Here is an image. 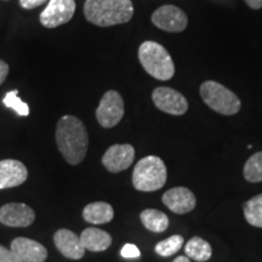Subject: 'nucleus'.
<instances>
[{
    "instance_id": "nucleus-11",
    "label": "nucleus",
    "mask_w": 262,
    "mask_h": 262,
    "mask_svg": "<svg viewBox=\"0 0 262 262\" xmlns=\"http://www.w3.org/2000/svg\"><path fill=\"white\" fill-rule=\"evenodd\" d=\"M135 159V148L131 145H113L102 157V164L108 171L120 172L130 168Z\"/></svg>"
},
{
    "instance_id": "nucleus-20",
    "label": "nucleus",
    "mask_w": 262,
    "mask_h": 262,
    "mask_svg": "<svg viewBox=\"0 0 262 262\" xmlns=\"http://www.w3.org/2000/svg\"><path fill=\"white\" fill-rule=\"evenodd\" d=\"M243 209L248 224L262 228V194H257L245 202Z\"/></svg>"
},
{
    "instance_id": "nucleus-27",
    "label": "nucleus",
    "mask_w": 262,
    "mask_h": 262,
    "mask_svg": "<svg viewBox=\"0 0 262 262\" xmlns=\"http://www.w3.org/2000/svg\"><path fill=\"white\" fill-rule=\"evenodd\" d=\"M9 71H10L9 64L3 60H0V85L4 83L6 78H8Z\"/></svg>"
},
{
    "instance_id": "nucleus-8",
    "label": "nucleus",
    "mask_w": 262,
    "mask_h": 262,
    "mask_svg": "<svg viewBox=\"0 0 262 262\" xmlns=\"http://www.w3.org/2000/svg\"><path fill=\"white\" fill-rule=\"evenodd\" d=\"M152 22L156 27L170 33H180L187 28V15L175 5H164L157 9L152 15Z\"/></svg>"
},
{
    "instance_id": "nucleus-26",
    "label": "nucleus",
    "mask_w": 262,
    "mask_h": 262,
    "mask_svg": "<svg viewBox=\"0 0 262 262\" xmlns=\"http://www.w3.org/2000/svg\"><path fill=\"white\" fill-rule=\"evenodd\" d=\"M47 2L48 0H19V5H21L24 9L32 10V9L38 8V6L42 5Z\"/></svg>"
},
{
    "instance_id": "nucleus-1",
    "label": "nucleus",
    "mask_w": 262,
    "mask_h": 262,
    "mask_svg": "<svg viewBox=\"0 0 262 262\" xmlns=\"http://www.w3.org/2000/svg\"><path fill=\"white\" fill-rule=\"evenodd\" d=\"M56 142L63 158L71 165L81 163L86 156L89 136L79 118L63 116L56 126Z\"/></svg>"
},
{
    "instance_id": "nucleus-18",
    "label": "nucleus",
    "mask_w": 262,
    "mask_h": 262,
    "mask_svg": "<svg viewBox=\"0 0 262 262\" xmlns=\"http://www.w3.org/2000/svg\"><path fill=\"white\" fill-rule=\"evenodd\" d=\"M141 222L150 232L162 233L169 227V217L156 209H146L140 215Z\"/></svg>"
},
{
    "instance_id": "nucleus-17",
    "label": "nucleus",
    "mask_w": 262,
    "mask_h": 262,
    "mask_svg": "<svg viewBox=\"0 0 262 262\" xmlns=\"http://www.w3.org/2000/svg\"><path fill=\"white\" fill-rule=\"evenodd\" d=\"M84 220L89 224L103 225L108 224L113 220L114 210L108 203L95 202L90 203L84 208L83 210Z\"/></svg>"
},
{
    "instance_id": "nucleus-2",
    "label": "nucleus",
    "mask_w": 262,
    "mask_h": 262,
    "mask_svg": "<svg viewBox=\"0 0 262 262\" xmlns=\"http://www.w3.org/2000/svg\"><path fill=\"white\" fill-rule=\"evenodd\" d=\"M85 18L98 27L123 25L134 15L131 0H86L84 4Z\"/></svg>"
},
{
    "instance_id": "nucleus-16",
    "label": "nucleus",
    "mask_w": 262,
    "mask_h": 262,
    "mask_svg": "<svg viewBox=\"0 0 262 262\" xmlns=\"http://www.w3.org/2000/svg\"><path fill=\"white\" fill-rule=\"evenodd\" d=\"M80 241L85 250L95 251V253L107 250L112 244V237L110 233L95 227L84 229L80 234Z\"/></svg>"
},
{
    "instance_id": "nucleus-21",
    "label": "nucleus",
    "mask_w": 262,
    "mask_h": 262,
    "mask_svg": "<svg viewBox=\"0 0 262 262\" xmlns=\"http://www.w3.org/2000/svg\"><path fill=\"white\" fill-rule=\"evenodd\" d=\"M243 175L247 181L257 183L262 181V152H257L247 160Z\"/></svg>"
},
{
    "instance_id": "nucleus-28",
    "label": "nucleus",
    "mask_w": 262,
    "mask_h": 262,
    "mask_svg": "<svg viewBox=\"0 0 262 262\" xmlns=\"http://www.w3.org/2000/svg\"><path fill=\"white\" fill-rule=\"evenodd\" d=\"M245 3L249 5V8L258 10L262 8V0H245Z\"/></svg>"
},
{
    "instance_id": "nucleus-22",
    "label": "nucleus",
    "mask_w": 262,
    "mask_h": 262,
    "mask_svg": "<svg viewBox=\"0 0 262 262\" xmlns=\"http://www.w3.org/2000/svg\"><path fill=\"white\" fill-rule=\"evenodd\" d=\"M183 243H185V241H183L182 235H171V237L165 239V241L159 242V243L156 245V253L164 257L171 256V255L178 253L180 249L182 248Z\"/></svg>"
},
{
    "instance_id": "nucleus-19",
    "label": "nucleus",
    "mask_w": 262,
    "mask_h": 262,
    "mask_svg": "<svg viewBox=\"0 0 262 262\" xmlns=\"http://www.w3.org/2000/svg\"><path fill=\"white\" fill-rule=\"evenodd\" d=\"M185 253L189 258L198 262H205L211 257L212 249L204 239L194 237L189 239L185 245Z\"/></svg>"
},
{
    "instance_id": "nucleus-15",
    "label": "nucleus",
    "mask_w": 262,
    "mask_h": 262,
    "mask_svg": "<svg viewBox=\"0 0 262 262\" xmlns=\"http://www.w3.org/2000/svg\"><path fill=\"white\" fill-rule=\"evenodd\" d=\"M11 250L24 262H44L48 258V250L44 245L28 238L14 239Z\"/></svg>"
},
{
    "instance_id": "nucleus-25",
    "label": "nucleus",
    "mask_w": 262,
    "mask_h": 262,
    "mask_svg": "<svg viewBox=\"0 0 262 262\" xmlns=\"http://www.w3.org/2000/svg\"><path fill=\"white\" fill-rule=\"evenodd\" d=\"M120 255L125 258H137L140 257V250L136 245L134 244H125L120 251Z\"/></svg>"
},
{
    "instance_id": "nucleus-24",
    "label": "nucleus",
    "mask_w": 262,
    "mask_h": 262,
    "mask_svg": "<svg viewBox=\"0 0 262 262\" xmlns=\"http://www.w3.org/2000/svg\"><path fill=\"white\" fill-rule=\"evenodd\" d=\"M0 262H24L12 250L0 245Z\"/></svg>"
},
{
    "instance_id": "nucleus-5",
    "label": "nucleus",
    "mask_w": 262,
    "mask_h": 262,
    "mask_svg": "<svg viewBox=\"0 0 262 262\" xmlns=\"http://www.w3.org/2000/svg\"><path fill=\"white\" fill-rule=\"evenodd\" d=\"M201 96L212 111L224 116H233L241 111L242 103L237 95L217 81H204L201 86Z\"/></svg>"
},
{
    "instance_id": "nucleus-29",
    "label": "nucleus",
    "mask_w": 262,
    "mask_h": 262,
    "mask_svg": "<svg viewBox=\"0 0 262 262\" xmlns=\"http://www.w3.org/2000/svg\"><path fill=\"white\" fill-rule=\"evenodd\" d=\"M172 262H191V261H189V258L186 256H178Z\"/></svg>"
},
{
    "instance_id": "nucleus-3",
    "label": "nucleus",
    "mask_w": 262,
    "mask_h": 262,
    "mask_svg": "<svg viewBox=\"0 0 262 262\" xmlns=\"http://www.w3.org/2000/svg\"><path fill=\"white\" fill-rule=\"evenodd\" d=\"M139 60L143 70L158 80H170L175 74V64L168 50L156 41L147 40L140 45Z\"/></svg>"
},
{
    "instance_id": "nucleus-7",
    "label": "nucleus",
    "mask_w": 262,
    "mask_h": 262,
    "mask_svg": "<svg viewBox=\"0 0 262 262\" xmlns=\"http://www.w3.org/2000/svg\"><path fill=\"white\" fill-rule=\"evenodd\" d=\"M74 12V0H50L39 16V19L45 28H56L70 22L73 18Z\"/></svg>"
},
{
    "instance_id": "nucleus-9",
    "label": "nucleus",
    "mask_w": 262,
    "mask_h": 262,
    "mask_svg": "<svg viewBox=\"0 0 262 262\" xmlns=\"http://www.w3.org/2000/svg\"><path fill=\"white\" fill-rule=\"evenodd\" d=\"M152 100L158 110L171 116H182L188 110V102L186 97L171 88H157L152 94Z\"/></svg>"
},
{
    "instance_id": "nucleus-23",
    "label": "nucleus",
    "mask_w": 262,
    "mask_h": 262,
    "mask_svg": "<svg viewBox=\"0 0 262 262\" xmlns=\"http://www.w3.org/2000/svg\"><path fill=\"white\" fill-rule=\"evenodd\" d=\"M3 103L5 104L8 108H11L14 110L18 116L21 117H27L29 114V107L28 104L24 102L21 98L18 97V91L12 90L9 91L8 94L5 95V97L3 98Z\"/></svg>"
},
{
    "instance_id": "nucleus-14",
    "label": "nucleus",
    "mask_w": 262,
    "mask_h": 262,
    "mask_svg": "<svg viewBox=\"0 0 262 262\" xmlns=\"http://www.w3.org/2000/svg\"><path fill=\"white\" fill-rule=\"evenodd\" d=\"M54 242L60 253L71 260H79L84 256L85 248L80 237L70 229H58L54 235Z\"/></svg>"
},
{
    "instance_id": "nucleus-12",
    "label": "nucleus",
    "mask_w": 262,
    "mask_h": 262,
    "mask_svg": "<svg viewBox=\"0 0 262 262\" xmlns=\"http://www.w3.org/2000/svg\"><path fill=\"white\" fill-rule=\"evenodd\" d=\"M163 203L175 214H187L195 208L196 199L186 187H175L163 194Z\"/></svg>"
},
{
    "instance_id": "nucleus-10",
    "label": "nucleus",
    "mask_w": 262,
    "mask_h": 262,
    "mask_svg": "<svg viewBox=\"0 0 262 262\" xmlns=\"http://www.w3.org/2000/svg\"><path fill=\"white\" fill-rule=\"evenodd\" d=\"M34 220V210L24 203H9L0 208V222L9 227H27Z\"/></svg>"
},
{
    "instance_id": "nucleus-13",
    "label": "nucleus",
    "mask_w": 262,
    "mask_h": 262,
    "mask_svg": "<svg viewBox=\"0 0 262 262\" xmlns=\"http://www.w3.org/2000/svg\"><path fill=\"white\" fill-rule=\"evenodd\" d=\"M27 178L28 171L24 163L15 159L0 160V189L22 185Z\"/></svg>"
},
{
    "instance_id": "nucleus-6",
    "label": "nucleus",
    "mask_w": 262,
    "mask_h": 262,
    "mask_svg": "<svg viewBox=\"0 0 262 262\" xmlns=\"http://www.w3.org/2000/svg\"><path fill=\"white\" fill-rule=\"evenodd\" d=\"M124 101L118 91L110 90L101 98L100 104L96 110V118L100 125L106 129L116 126L123 119Z\"/></svg>"
},
{
    "instance_id": "nucleus-4",
    "label": "nucleus",
    "mask_w": 262,
    "mask_h": 262,
    "mask_svg": "<svg viewBox=\"0 0 262 262\" xmlns=\"http://www.w3.org/2000/svg\"><path fill=\"white\" fill-rule=\"evenodd\" d=\"M168 172L159 157L148 156L139 160L133 172V185L137 191H158L165 185Z\"/></svg>"
}]
</instances>
